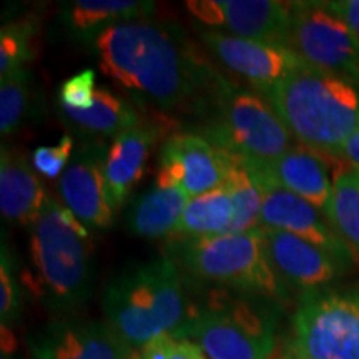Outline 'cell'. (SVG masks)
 <instances>
[{
	"mask_svg": "<svg viewBox=\"0 0 359 359\" xmlns=\"http://www.w3.org/2000/svg\"><path fill=\"white\" fill-rule=\"evenodd\" d=\"M188 200L190 196L180 187H163L155 183L130 205L125 217V228L130 235L142 238L173 235Z\"/></svg>",
	"mask_w": 359,
	"mask_h": 359,
	"instance_id": "cell-21",
	"label": "cell"
},
{
	"mask_svg": "<svg viewBox=\"0 0 359 359\" xmlns=\"http://www.w3.org/2000/svg\"><path fill=\"white\" fill-rule=\"evenodd\" d=\"M95 278V248L88 228L50 198L45 212L29 226V269L25 288L45 308L70 313L88 302Z\"/></svg>",
	"mask_w": 359,
	"mask_h": 359,
	"instance_id": "cell-2",
	"label": "cell"
},
{
	"mask_svg": "<svg viewBox=\"0 0 359 359\" xmlns=\"http://www.w3.org/2000/svg\"><path fill=\"white\" fill-rule=\"evenodd\" d=\"M288 349L308 359H359V286L304 293Z\"/></svg>",
	"mask_w": 359,
	"mask_h": 359,
	"instance_id": "cell-7",
	"label": "cell"
},
{
	"mask_svg": "<svg viewBox=\"0 0 359 359\" xmlns=\"http://www.w3.org/2000/svg\"><path fill=\"white\" fill-rule=\"evenodd\" d=\"M95 90V72L85 69L62 83L58 103L74 110H87L93 105Z\"/></svg>",
	"mask_w": 359,
	"mask_h": 359,
	"instance_id": "cell-31",
	"label": "cell"
},
{
	"mask_svg": "<svg viewBox=\"0 0 359 359\" xmlns=\"http://www.w3.org/2000/svg\"><path fill=\"white\" fill-rule=\"evenodd\" d=\"M132 359H206L205 354L188 339L165 334L147 346L133 351Z\"/></svg>",
	"mask_w": 359,
	"mask_h": 359,
	"instance_id": "cell-30",
	"label": "cell"
},
{
	"mask_svg": "<svg viewBox=\"0 0 359 359\" xmlns=\"http://www.w3.org/2000/svg\"><path fill=\"white\" fill-rule=\"evenodd\" d=\"M226 170L228 154L212 145L203 135L178 133L161 147L155 183L180 187L193 198L222 187Z\"/></svg>",
	"mask_w": 359,
	"mask_h": 359,
	"instance_id": "cell-12",
	"label": "cell"
},
{
	"mask_svg": "<svg viewBox=\"0 0 359 359\" xmlns=\"http://www.w3.org/2000/svg\"><path fill=\"white\" fill-rule=\"evenodd\" d=\"M327 222L359 259V172L336 175Z\"/></svg>",
	"mask_w": 359,
	"mask_h": 359,
	"instance_id": "cell-25",
	"label": "cell"
},
{
	"mask_svg": "<svg viewBox=\"0 0 359 359\" xmlns=\"http://www.w3.org/2000/svg\"><path fill=\"white\" fill-rule=\"evenodd\" d=\"M75 154V142L70 135L60 138L57 145L35 148L32 155V165L39 173L47 178L62 177L65 168L69 167L72 156Z\"/></svg>",
	"mask_w": 359,
	"mask_h": 359,
	"instance_id": "cell-29",
	"label": "cell"
},
{
	"mask_svg": "<svg viewBox=\"0 0 359 359\" xmlns=\"http://www.w3.org/2000/svg\"><path fill=\"white\" fill-rule=\"evenodd\" d=\"M102 306L105 323L135 351L165 336L147 263L111 278L103 290Z\"/></svg>",
	"mask_w": 359,
	"mask_h": 359,
	"instance_id": "cell-9",
	"label": "cell"
},
{
	"mask_svg": "<svg viewBox=\"0 0 359 359\" xmlns=\"http://www.w3.org/2000/svg\"><path fill=\"white\" fill-rule=\"evenodd\" d=\"M156 7L150 0H74L62 6L58 20L74 39L92 42L109 27L148 19Z\"/></svg>",
	"mask_w": 359,
	"mask_h": 359,
	"instance_id": "cell-20",
	"label": "cell"
},
{
	"mask_svg": "<svg viewBox=\"0 0 359 359\" xmlns=\"http://www.w3.org/2000/svg\"><path fill=\"white\" fill-rule=\"evenodd\" d=\"M338 158L344 160L346 163L351 165L353 170H358L359 172V127L356 132L348 138L343 148H341Z\"/></svg>",
	"mask_w": 359,
	"mask_h": 359,
	"instance_id": "cell-33",
	"label": "cell"
},
{
	"mask_svg": "<svg viewBox=\"0 0 359 359\" xmlns=\"http://www.w3.org/2000/svg\"><path fill=\"white\" fill-rule=\"evenodd\" d=\"M263 191L262 205V226L275 228L291 235L303 238L308 243L325 250L333 255L341 263L351 266L356 258L351 248L344 243L343 238L333 230L327 218L311 203L303 200L285 188L263 183L259 185Z\"/></svg>",
	"mask_w": 359,
	"mask_h": 359,
	"instance_id": "cell-15",
	"label": "cell"
},
{
	"mask_svg": "<svg viewBox=\"0 0 359 359\" xmlns=\"http://www.w3.org/2000/svg\"><path fill=\"white\" fill-rule=\"evenodd\" d=\"M195 19L235 37L285 45L291 4L271 0H195L187 2Z\"/></svg>",
	"mask_w": 359,
	"mask_h": 359,
	"instance_id": "cell-13",
	"label": "cell"
},
{
	"mask_svg": "<svg viewBox=\"0 0 359 359\" xmlns=\"http://www.w3.org/2000/svg\"><path fill=\"white\" fill-rule=\"evenodd\" d=\"M276 299L219 288L190 308L172 336L188 339L206 359H271L276 346Z\"/></svg>",
	"mask_w": 359,
	"mask_h": 359,
	"instance_id": "cell-4",
	"label": "cell"
},
{
	"mask_svg": "<svg viewBox=\"0 0 359 359\" xmlns=\"http://www.w3.org/2000/svg\"><path fill=\"white\" fill-rule=\"evenodd\" d=\"M20 311V278L13 263L11 250L2 241V262H0V318L2 326H7L19 316Z\"/></svg>",
	"mask_w": 359,
	"mask_h": 359,
	"instance_id": "cell-28",
	"label": "cell"
},
{
	"mask_svg": "<svg viewBox=\"0 0 359 359\" xmlns=\"http://www.w3.org/2000/svg\"><path fill=\"white\" fill-rule=\"evenodd\" d=\"M200 40L226 69L243 77L259 93L306 65L283 43L241 39L213 29H201Z\"/></svg>",
	"mask_w": 359,
	"mask_h": 359,
	"instance_id": "cell-10",
	"label": "cell"
},
{
	"mask_svg": "<svg viewBox=\"0 0 359 359\" xmlns=\"http://www.w3.org/2000/svg\"><path fill=\"white\" fill-rule=\"evenodd\" d=\"M90 50L102 74L135 103L161 111L210 107L226 80L182 27L151 17L109 27L90 42Z\"/></svg>",
	"mask_w": 359,
	"mask_h": 359,
	"instance_id": "cell-1",
	"label": "cell"
},
{
	"mask_svg": "<svg viewBox=\"0 0 359 359\" xmlns=\"http://www.w3.org/2000/svg\"><path fill=\"white\" fill-rule=\"evenodd\" d=\"M233 222V205L226 187L222 185L188 200L175 228L177 238H208L226 235Z\"/></svg>",
	"mask_w": 359,
	"mask_h": 359,
	"instance_id": "cell-23",
	"label": "cell"
},
{
	"mask_svg": "<svg viewBox=\"0 0 359 359\" xmlns=\"http://www.w3.org/2000/svg\"><path fill=\"white\" fill-rule=\"evenodd\" d=\"M280 359H308V358H303V356H299V354H296L293 351H290V349H286V351L281 354Z\"/></svg>",
	"mask_w": 359,
	"mask_h": 359,
	"instance_id": "cell-34",
	"label": "cell"
},
{
	"mask_svg": "<svg viewBox=\"0 0 359 359\" xmlns=\"http://www.w3.org/2000/svg\"><path fill=\"white\" fill-rule=\"evenodd\" d=\"M60 115L72 128L88 135L90 140H97V137H116L140 123L132 103L107 87L95 90L93 105L90 109L74 110L60 105Z\"/></svg>",
	"mask_w": 359,
	"mask_h": 359,
	"instance_id": "cell-22",
	"label": "cell"
},
{
	"mask_svg": "<svg viewBox=\"0 0 359 359\" xmlns=\"http://www.w3.org/2000/svg\"><path fill=\"white\" fill-rule=\"evenodd\" d=\"M258 185L271 183L294 195L302 196L308 203L327 218L333 187L326 161L316 151L306 147H291L280 158L264 165H246Z\"/></svg>",
	"mask_w": 359,
	"mask_h": 359,
	"instance_id": "cell-17",
	"label": "cell"
},
{
	"mask_svg": "<svg viewBox=\"0 0 359 359\" xmlns=\"http://www.w3.org/2000/svg\"><path fill=\"white\" fill-rule=\"evenodd\" d=\"M156 140L155 125L137 123L116 135L105 160L107 193L111 210L122 208L133 187L143 177L148 155Z\"/></svg>",
	"mask_w": 359,
	"mask_h": 359,
	"instance_id": "cell-18",
	"label": "cell"
},
{
	"mask_svg": "<svg viewBox=\"0 0 359 359\" xmlns=\"http://www.w3.org/2000/svg\"><path fill=\"white\" fill-rule=\"evenodd\" d=\"M35 19H22L4 24L0 30V79L25 67L32 58V39L35 35Z\"/></svg>",
	"mask_w": 359,
	"mask_h": 359,
	"instance_id": "cell-27",
	"label": "cell"
},
{
	"mask_svg": "<svg viewBox=\"0 0 359 359\" xmlns=\"http://www.w3.org/2000/svg\"><path fill=\"white\" fill-rule=\"evenodd\" d=\"M35 359H132L133 351L109 323L62 318L30 339Z\"/></svg>",
	"mask_w": 359,
	"mask_h": 359,
	"instance_id": "cell-14",
	"label": "cell"
},
{
	"mask_svg": "<svg viewBox=\"0 0 359 359\" xmlns=\"http://www.w3.org/2000/svg\"><path fill=\"white\" fill-rule=\"evenodd\" d=\"M268 262L286 288L309 291L327 288L348 266L325 250L291 233L262 226Z\"/></svg>",
	"mask_w": 359,
	"mask_h": 359,
	"instance_id": "cell-16",
	"label": "cell"
},
{
	"mask_svg": "<svg viewBox=\"0 0 359 359\" xmlns=\"http://www.w3.org/2000/svg\"><path fill=\"white\" fill-rule=\"evenodd\" d=\"M109 148L100 140H83L75 148L69 167L58 180V193L64 205L87 228L107 230L115 212L107 193L105 160Z\"/></svg>",
	"mask_w": 359,
	"mask_h": 359,
	"instance_id": "cell-11",
	"label": "cell"
},
{
	"mask_svg": "<svg viewBox=\"0 0 359 359\" xmlns=\"http://www.w3.org/2000/svg\"><path fill=\"white\" fill-rule=\"evenodd\" d=\"M224 187L230 193L233 222L228 233H246L262 228L263 191L243 160L228 154V170Z\"/></svg>",
	"mask_w": 359,
	"mask_h": 359,
	"instance_id": "cell-24",
	"label": "cell"
},
{
	"mask_svg": "<svg viewBox=\"0 0 359 359\" xmlns=\"http://www.w3.org/2000/svg\"><path fill=\"white\" fill-rule=\"evenodd\" d=\"M30 102V72L27 67L0 79V132L2 137L20 127Z\"/></svg>",
	"mask_w": 359,
	"mask_h": 359,
	"instance_id": "cell-26",
	"label": "cell"
},
{
	"mask_svg": "<svg viewBox=\"0 0 359 359\" xmlns=\"http://www.w3.org/2000/svg\"><path fill=\"white\" fill-rule=\"evenodd\" d=\"M50 196L19 151L2 147L0 155V210L7 222L32 224L45 212Z\"/></svg>",
	"mask_w": 359,
	"mask_h": 359,
	"instance_id": "cell-19",
	"label": "cell"
},
{
	"mask_svg": "<svg viewBox=\"0 0 359 359\" xmlns=\"http://www.w3.org/2000/svg\"><path fill=\"white\" fill-rule=\"evenodd\" d=\"M168 258L193 280L276 302L288 296V288L268 262L262 228L208 238H177L170 245Z\"/></svg>",
	"mask_w": 359,
	"mask_h": 359,
	"instance_id": "cell-5",
	"label": "cell"
},
{
	"mask_svg": "<svg viewBox=\"0 0 359 359\" xmlns=\"http://www.w3.org/2000/svg\"><path fill=\"white\" fill-rule=\"evenodd\" d=\"M205 138L246 165H264L291 148V133L259 92L224 80L215 95Z\"/></svg>",
	"mask_w": 359,
	"mask_h": 359,
	"instance_id": "cell-6",
	"label": "cell"
},
{
	"mask_svg": "<svg viewBox=\"0 0 359 359\" xmlns=\"http://www.w3.org/2000/svg\"><path fill=\"white\" fill-rule=\"evenodd\" d=\"M330 7L346 22V25L359 39V0H334L330 2Z\"/></svg>",
	"mask_w": 359,
	"mask_h": 359,
	"instance_id": "cell-32",
	"label": "cell"
},
{
	"mask_svg": "<svg viewBox=\"0 0 359 359\" xmlns=\"http://www.w3.org/2000/svg\"><path fill=\"white\" fill-rule=\"evenodd\" d=\"M285 45L313 69L359 80V39L330 2H294Z\"/></svg>",
	"mask_w": 359,
	"mask_h": 359,
	"instance_id": "cell-8",
	"label": "cell"
},
{
	"mask_svg": "<svg viewBox=\"0 0 359 359\" xmlns=\"http://www.w3.org/2000/svg\"><path fill=\"white\" fill-rule=\"evenodd\" d=\"M262 95L291 137L316 154L338 156L359 127V80L304 65Z\"/></svg>",
	"mask_w": 359,
	"mask_h": 359,
	"instance_id": "cell-3",
	"label": "cell"
}]
</instances>
